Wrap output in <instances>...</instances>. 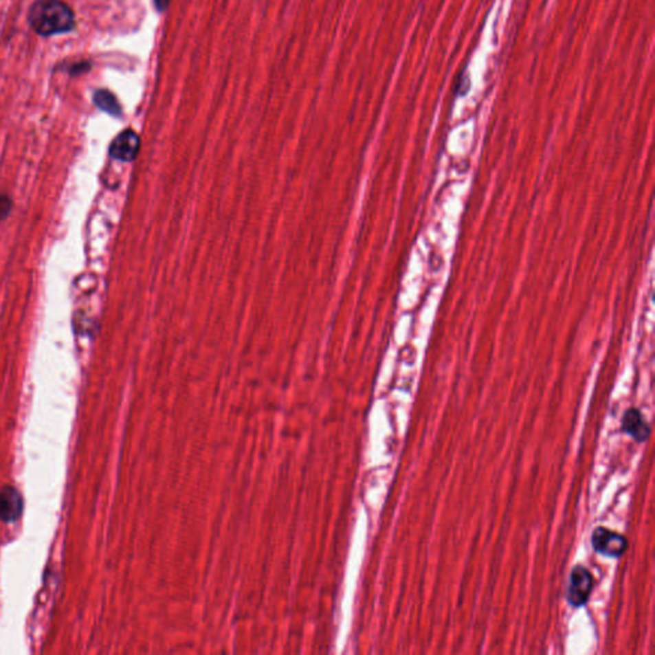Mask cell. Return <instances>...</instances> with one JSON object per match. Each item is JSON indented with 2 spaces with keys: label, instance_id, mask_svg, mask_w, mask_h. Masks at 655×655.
<instances>
[{
  "label": "cell",
  "instance_id": "cell-1",
  "mask_svg": "<svg viewBox=\"0 0 655 655\" xmlns=\"http://www.w3.org/2000/svg\"><path fill=\"white\" fill-rule=\"evenodd\" d=\"M28 23L41 36L65 34L74 28V10L62 0H36L28 12Z\"/></svg>",
  "mask_w": 655,
  "mask_h": 655
},
{
  "label": "cell",
  "instance_id": "cell-2",
  "mask_svg": "<svg viewBox=\"0 0 655 655\" xmlns=\"http://www.w3.org/2000/svg\"><path fill=\"white\" fill-rule=\"evenodd\" d=\"M594 588V577L584 566H575L567 588V601L575 608L584 607L590 599Z\"/></svg>",
  "mask_w": 655,
  "mask_h": 655
},
{
  "label": "cell",
  "instance_id": "cell-3",
  "mask_svg": "<svg viewBox=\"0 0 655 655\" xmlns=\"http://www.w3.org/2000/svg\"><path fill=\"white\" fill-rule=\"evenodd\" d=\"M595 552L610 558H619L628 551V539L607 527H597L591 535Z\"/></svg>",
  "mask_w": 655,
  "mask_h": 655
},
{
  "label": "cell",
  "instance_id": "cell-4",
  "mask_svg": "<svg viewBox=\"0 0 655 655\" xmlns=\"http://www.w3.org/2000/svg\"><path fill=\"white\" fill-rule=\"evenodd\" d=\"M140 151L139 135L132 131L126 129L120 132V135L113 140L109 154L111 157L120 160V162H132L135 160Z\"/></svg>",
  "mask_w": 655,
  "mask_h": 655
},
{
  "label": "cell",
  "instance_id": "cell-5",
  "mask_svg": "<svg viewBox=\"0 0 655 655\" xmlns=\"http://www.w3.org/2000/svg\"><path fill=\"white\" fill-rule=\"evenodd\" d=\"M23 502L17 489L4 487L0 489V520L3 522H14L22 515Z\"/></svg>",
  "mask_w": 655,
  "mask_h": 655
},
{
  "label": "cell",
  "instance_id": "cell-6",
  "mask_svg": "<svg viewBox=\"0 0 655 655\" xmlns=\"http://www.w3.org/2000/svg\"><path fill=\"white\" fill-rule=\"evenodd\" d=\"M622 430L639 443L646 442L650 436V426L637 408H630L622 419Z\"/></svg>",
  "mask_w": 655,
  "mask_h": 655
},
{
  "label": "cell",
  "instance_id": "cell-7",
  "mask_svg": "<svg viewBox=\"0 0 655 655\" xmlns=\"http://www.w3.org/2000/svg\"><path fill=\"white\" fill-rule=\"evenodd\" d=\"M93 102L100 111H105L113 117L122 115L120 102L109 90H96L93 93Z\"/></svg>",
  "mask_w": 655,
  "mask_h": 655
},
{
  "label": "cell",
  "instance_id": "cell-8",
  "mask_svg": "<svg viewBox=\"0 0 655 655\" xmlns=\"http://www.w3.org/2000/svg\"><path fill=\"white\" fill-rule=\"evenodd\" d=\"M12 209V200L5 194L0 192V222L8 218Z\"/></svg>",
  "mask_w": 655,
  "mask_h": 655
},
{
  "label": "cell",
  "instance_id": "cell-9",
  "mask_svg": "<svg viewBox=\"0 0 655 655\" xmlns=\"http://www.w3.org/2000/svg\"><path fill=\"white\" fill-rule=\"evenodd\" d=\"M90 69V65L89 63H78V65H74V68H71V74H85L86 71Z\"/></svg>",
  "mask_w": 655,
  "mask_h": 655
},
{
  "label": "cell",
  "instance_id": "cell-10",
  "mask_svg": "<svg viewBox=\"0 0 655 655\" xmlns=\"http://www.w3.org/2000/svg\"><path fill=\"white\" fill-rule=\"evenodd\" d=\"M155 1V7H157V10L163 12V10H166V7L169 5L170 0H154Z\"/></svg>",
  "mask_w": 655,
  "mask_h": 655
}]
</instances>
